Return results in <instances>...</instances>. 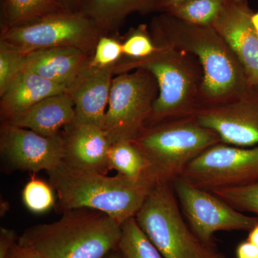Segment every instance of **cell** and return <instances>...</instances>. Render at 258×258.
Returning a JSON list of instances; mask_svg holds the SVG:
<instances>
[{
  "mask_svg": "<svg viewBox=\"0 0 258 258\" xmlns=\"http://www.w3.org/2000/svg\"><path fill=\"white\" fill-rule=\"evenodd\" d=\"M154 41L164 42L196 56L203 71L201 108L235 99L252 84L240 61L213 26L186 23L161 13L153 19Z\"/></svg>",
  "mask_w": 258,
  "mask_h": 258,
  "instance_id": "obj_1",
  "label": "cell"
},
{
  "mask_svg": "<svg viewBox=\"0 0 258 258\" xmlns=\"http://www.w3.org/2000/svg\"><path fill=\"white\" fill-rule=\"evenodd\" d=\"M62 211L89 208L104 212L120 225L135 217L157 181L150 177L128 179L83 170L66 164L47 172Z\"/></svg>",
  "mask_w": 258,
  "mask_h": 258,
  "instance_id": "obj_2",
  "label": "cell"
},
{
  "mask_svg": "<svg viewBox=\"0 0 258 258\" xmlns=\"http://www.w3.org/2000/svg\"><path fill=\"white\" fill-rule=\"evenodd\" d=\"M154 42L157 48L152 55L123 57L114 67L115 74L144 69L157 80L159 96L147 126L195 115L203 81V68L196 56L164 42Z\"/></svg>",
  "mask_w": 258,
  "mask_h": 258,
  "instance_id": "obj_3",
  "label": "cell"
},
{
  "mask_svg": "<svg viewBox=\"0 0 258 258\" xmlns=\"http://www.w3.org/2000/svg\"><path fill=\"white\" fill-rule=\"evenodd\" d=\"M121 225L104 212L89 208L64 212L60 220L26 229L22 246L43 258H103L118 249Z\"/></svg>",
  "mask_w": 258,
  "mask_h": 258,
  "instance_id": "obj_4",
  "label": "cell"
},
{
  "mask_svg": "<svg viewBox=\"0 0 258 258\" xmlns=\"http://www.w3.org/2000/svg\"><path fill=\"white\" fill-rule=\"evenodd\" d=\"M133 142L147 161L149 176L157 183L171 184L193 159L222 143L217 134L202 126L195 115L149 125Z\"/></svg>",
  "mask_w": 258,
  "mask_h": 258,
  "instance_id": "obj_5",
  "label": "cell"
},
{
  "mask_svg": "<svg viewBox=\"0 0 258 258\" xmlns=\"http://www.w3.org/2000/svg\"><path fill=\"white\" fill-rule=\"evenodd\" d=\"M135 219L164 258H225L215 244L203 242L194 233L171 183H157Z\"/></svg>",
  "mask_w": 258,
  "mask_h": 258,
  "instance_id": "obj_6",
  "label": "cell"
},
{
  "mask_svg": "<svg viewBox=\"0 0 258 258\" xmlns=\"http://www.w3.org/2000/svg\"><path fill=\"white\" fill-rule=\"evenodd\" d=\"M117 75L111 93L103 128L111 144L134 141L147 126L159 96L155 77L144 69Z\"/></svg>",
  "mask_w": 258,
  "mask_h": 258,
  "instance_id": "obj_7",
  "label": "cell"
},
{
  "mask_svg": "<svg viewBox=\"0 0 258 258\" xmlns=\"http://www.w3.org/2000/svg\"><path fill=\"white\" fill-rule=\"evenodd\" d=\"M104 34L80 12L63 11L2 29L0 41L25 54L54 47H74L93 55L97 42Z\"/></svg>",
  "mask_w": 258,
  "mask_h": 258,
  "instance_id": "obj_8",
  "label": "cell"
},
{
  "mask_svg": "<svg viewBox=\"0 0 258 258\" xmlns=\"http://www.w3.org/2000/svg\"><path fill=\"white\" fill-rule=\"evenodd\" d=\"M178 179L209 191L251 184L258 180V145L217 144L193 159Z\"/></svg>",
  "mask_w": 258,
  "mask_h": 258,
  "instance_id": "obj_9",
  "label": "cell"
},
{
  "mask_svg": "<svg viewBox=\"0 0 258 258\" xmlns=\"http://www.w3.org/2000/svg\"><path fill=\"white\" fill-rule=\"evenodd\" d=\"M172 186L185 220L206 243L215 244L214 235L220 231H249L258 223V216L244 215L211 191L179 179L173 181Z\"/></svg>",
  "mask_w": 258,
  "mask_h": 258,
  "instance_id": "obj_10",
  "label": "cell"
},
{
  "mask_svg": "<svg viewBox=\"0 0 258 258\" xmlns=\"http://www.w3.org/2000/svg\"><path fill=\"white\" fill-rule=\"evenodd\" d=\"M195 116L202 126L217 133L222 143L255 147L258 145V86L250 84L235 99L199 109Z\"/></svg>",
  "mask_w": 258,
  "mask_h": 258,
  "instance_id": "obj_11",
  "label": "cell"
},
{
  "mask_svg": "<svg viewBox=\"0 0 258 258\" xmlns=\"http://www.w3.org/2000/svg\"><path fill=\"white\" fill-rule=\"evenodd\" d=\"M0 151L5 161L16 170L48 172L63 161V134L43 137L3 121Z\"/></svg>",
  "mask_w": 258,
  "mask_h": 258,
  "instance_id": "obj_12",
  "label": "cell"
},
{
  "mask_svg": "<svg viewBox=\"0 0 258 258\" xmlns=\"http://www.w3.org/2000/svg\"><path fill=\"white\" fill-rule=\"evenodd\" d=\"M247 0H228L212 26L240 61L249 82L258 86V35Z\"/></svg>",
  "mask_w": 258,
  "mask_h": 258,
  "instance_id": "obj_13",
  "label": "cell"
},
{
  "mask_svg": "<svg viewBox=\"0 0 258 258\" xmlns=\"http://www.w3.org/2000/svg\"><path fill=\"white\" fill-rule=\"evenodd\" d=\"M63 162L83 170L107 174L111 143L99 125L76 123L64 127Z\"/></svg>",
  "mask_w": 258,
  "mask_h": 258,
  "instance_id": "obj_14",
  "label": "cell"
},
{
  "mask_svg": "<svg viewBox=\"0 0 258 258\" xmlns=\"http://www.w3.org/2000/svg\"><path fill=\"white\" fill-rule=\"evenodd\" d=\"M115 66L102 69L88 66L67 92L76 111L74 123H91L103 128L109 101Z\"/></svg>",
  "mask_w": 258,
  "mask_h": 258,
  "instance_id": "obj_15",
  "label": "cell"
},
{
  "mask_svg": "<svg viewBox=\"0 0 258 258\" xmlns=\"http://www.w3.org/2000/svg\"><path fill=\"white\" fill-rule=\"evenodd\" d=\"M91 57L74 47L44 49L27 54L23 70L32 71L69 89L88 69Z\"/></svg>",
  "mask_w": 258,
  "mask_h": 258,
  "instance_id": "obj_16",
  "label": "cell"
},
{
  "mask_svg": "<svg viewBox=\"0 0 258 258\" xmlns=\"http://www.w3.org/2000/svg\"><path fill=\"white\" fill-rule=\"evenodd\" d=\"M76 111L67 91L45 98L35 106L3 121L31 130L43 137L60 133L62 127L74 123Z\"/></svg>",
  "mask_w": 258,
  "mask_h": 258,
  "instance_id": "obj_17",
  "label": "cell"
},
{
  "mask_svg": "<svg viewBox=\"0 0 258 258\" xmlns=\"http://www.w3.org/2000/svg\"><path fill=\"white\" fill-rule=\"evenodd\" d=\"M68 88L38 74L23 70L1 96V115L6 120Z\"/></svg>",
  "mask_w": 258,
  "mask_h": 258,
  "instance_id": "obj_18",
  "label": "cell"
},
{
  "mask_svg": "<svg viewBox=\"0 0 258 258\" xmlns=\"http://www.w3.org/2000/svg\"><path fill=\"white\" fill-rule=\"evenodd\" d=\"M155 0H82L79 12L91 19L102 31L118 29L128 15L154 12Z\"/></svg>",
  "mask_w": 258,
  "mask_h": 258,
  "instance_id": "obj_19",
  "label": "cell"
},
{
  "mask_svg": "<svg viewBox=\"0 0 258 258\" xmlns=\"http://www.w3.org/2000/svg\"><path fill=\"white\" fill-rule=\"evenodd\" d=\"M66 11L56 0H4L2 29L13 28Z\"/></svg>",
  "mask_w": 258,
  "mask_h": 258,
  "instance_id": "obj_20",
  "label": "cell"
},
{
  "mask_svg": "<svg viewBox=\"0 0 258 258\" xmlns=\"http://www.w3.org/2000/svg\"><path fill=\"white\" fill-rule=\"evenodd\" d=\"M108 162L109 170L118 171V174L128 179L139 180L150 177L148 174L147 161L133 141L112 144L108 152Z\"/></svg>",
  "mask_w": 258,
  "mask_h": 258,
  "instance_id": "obj_21",
  "label": "cell"
},
{
  "mask_svg": "<svg viewBox=\"0 0 258 258\" xmlns=\"http://www.w3.org/2000/svg\"><path fill=\"white\" fill-rule=\"evenodd\" d=\"M118 250L122 258H164L139 227L135 217L122 224Z\"/></svg>",
  "mask_w": 258,
  "mask_h": 258,
  "instance_id": "obj_22",
  "label": "cell"
},
{
  "mask_svg": "<svg viewBox=\"0 0 258 258\" xmlns=\"http://www.w3.org/2000/svg\"><path fill=\"white\" fill-rule=\"evenodd\" d=\"M227 1L228 0H187L165 13L193 25L212 26Z\"/></svg>",
  "mask_w": 258,
  "mask_h": 258,
  "instance_id": "obj_23",
  "label": "cell"
},
{
  "mask_svg": "<svg viewBox=\"0 0 258 258\" xmlns=\"http://www.w3.org/2000/svg\"><path fill=\"white\" fill-rule=\"evenodd\" d=\"M22 199L25 206L30 212L43 214L48 212L55 205L54 189L50 183L32 176L22 192Z\"/></svg>",
  "mask_w": 258,
  "mask_h": 258,
  "instance_id": "obj_24",
  "label": "cell"
},
{
  "mask_svg": "<svg viewBox=\"0 0 258 258\" xmlns=\"http://www.w3.org/2000/svg\"><path fill=\"white\" fill-rule=\"evenodd\" d=\"M211 192L235 210L243 213L252 212L258 216V180L244 186L222 188Z\"/></svg>",
  "mask_w": 258,
  "mask_h": 258,
  "instance_id": "obj_25",
  "label": "cell"
},
{
  "mask_svg": "<svg viewBox=\"0 0 258 258\" xmlns=\"http://www.w3.org/2000/svg\"><path fill=\"white\" fill-rule=\"evenodd\" d=\"M26 55L0 41V96L23 71Z\"/></svg>",
  "mask_w": 258,
  "mask_h": 258,
  "instance_id": "obj_26",
  "label": "cell"
},
{
  "mask_svg": "<svg viewBox=\"0 0 258 258\" xmlns=\"http://www.w3.org/2000/svg\"><path fill=\"white\" fill-rule=\"evenodd\" d=\"M122 46L123 57L132 59L145 58L152 55L157 48L145 25L132 29Z\"/></svg>",
  "mask_w": 258,
  "mask_h": 258,
  "instance_id": "obj_27",
  "label": "cell"
},
{
  "mask_svg": "<svg viewBox=\"0 0 258 258\" xmlns=\"http://www.w3.org/2000/svg\"><path fill=\"white\" fill-rule=\"evenodd\" d=\"M123 57L121 42L114 37L103 35L97 42L89 67L102 69L115 66Z\"/></svg>",
  "mask_w": 258,
  "mask_h": 258,
  "instance_id": "obj_28",
  "label": "cell"
},
{
  "mask_svg": "<svg viewBox=\"0 0 258 258\" xmlns=\"http://www.w3.org/2000/svg\"><path fill=\"white\" fill-rule=\"evenodd\" d=\"M15 231L1 227L0 229V258H6L10 250L18 242Z\"/></svg>",
  "mask_w": 258,
  "mask_h": 258,
  "instance_id": "obj_29",
  "label": "cell"
},
{
  "mask_svg": "<svg viewBox=\"0 0 258 258\" xmlns=\"http://www.w3.org/2000/svg\"><path fill=\"white\" fill-rule=\"evenodd\" d=\"M236 258H258V248L252 242L242 241L236 247Z\"/></svg>",
  "mask_w": 258,
  "mask_h": 258,
  "instance_id": "obj_30",
  "label": "cell"
},
{
  "mask_svg": "<svg viewBox=\"0 0 258 258\" xmlns=\"http://www.w3.org/2000/svg\"><path fill=\"white\" fill-rule=\"evenodd\" d=\"M6 258H43L40 254L35 252L34 249L20 245V244H15L13 249L10 251Z\"/></svg>",
  "mask_w": 258,
  "mask_h": 258,
  "instance_id": "obj_31",
  "label": "cell"
},
{
  "mask_svg": "<svg viewBox=\"0 0 258 258\" xmlns=\"http://www.w3.org/2000/svg\"><path fill=\"white\" fill-rule=\"evenodd\" d=\"M187 0H155L154 1V12L160 13H167L174 7L177 6Z\"/></svg>",
  "mask_w": 258,
  "mask_h": 258,
  "instance_id": "obj_32",
  "label": "cell"
},
{
  "mask_svg": "<svg viewBox=\"0 0 258 258\" xmlns=\"http://www.w3.org/2000/svg\"><path fill=\"white\" fill-rule=\"evenodd\" d=\"M63 8L66 11L69 13L79 12L82 0H56Z\"/></svg>",
  "mask_w": 258,
  "mask_h": 258,
  "instance_id": "obj_33",
  "label": "cell"
},
{
  "mask_svg": "<svg viewBox=\"0 0 258 258\" xmlns=\"http://www.w3.org/2000/svg\"><path fill=\"white\" fill-rule=\"evenodd\" d=\"M248 232L247 240L253 243L258 248V223Z\"/></svg>",
  "mask_w": 258,
  "mask_h": 258,
  "instance_id": "obj_34",
  "label": "cell"
},
{
  "mask_svg": "<svg viewBox=\"0 0 258 258\" xmlns=\"http://www.w3.org/2000/svg\"><path fill=\"white\" fill-rule=\"evenodd\" d=\"M10 209V204L5 201H1L0 205V212H1V217L4 216L5 214L8 212Z\"/></svg>",
  "mask_w": 258,
  "mask_h": 258,
  "instance_id": "obj_35",
  "label": "cell"
},
{
  "mask_svg": "<svg viewBox=\"0 0 258 258\" xmlns=\"http://www.w3.org/2000/svg\"><path fill=\"white\" fill-rule=\"evenodd\" d=\"M103 258H122V256L118 249H114V250H112L111 252L107 254Z\"/></svg>",
  "mask_w": 258,
  "mask_h": 258,
  "instance_id": "obj_36",
  "label": "cell"
},
{
  "mask_svg": "<svg viewBox=\"0 0 258 258\" xmlns=\"http://www.w3.org/2000/svg\"><path fill=\"white\" fill-rule=\"evenodd\" d=\"M252 22L256 33H257L258 35V13H253L252 16Z\"/></svg>",
  "mask_w": 258,
  "mask_h": 258,
  "instance_id": "obj_37",
  "label": "cell"
}]
</instances>
